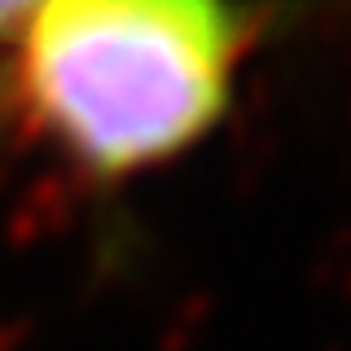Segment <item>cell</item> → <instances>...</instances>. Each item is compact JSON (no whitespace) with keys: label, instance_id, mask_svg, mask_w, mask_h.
Returning a JSON list of instances; mask_svg holds the SVG:
<instances>
[{"label":"cell","instance_id":"obj_1","mask_svg":"<svg viewBox=\"0 0 351 351\" xmlns=\"http://www.w3.org/2000/svg\"><path fill=\"white\" fill-rule=\"evenodd\" d=\"M255 36L259 14L219 0H58L14 40L18 93L75 167L119 180L211 136Z\"/></svg>","mask_w":351,"mask_h":351},{"label":"cell","instance_id":"obj_2","mask_svg":"<svg viewBox=\"0 0 351 351\" xmlns=\"http://www.w3.org/2000/svg\"><path fill=\"white\" fill-rule=\"evenodd\" d=\"M31 18V5H0V44L5 40H18L22 27Z\"/></svg>","mask_w":351,"mask_h":351}]
</instances>
